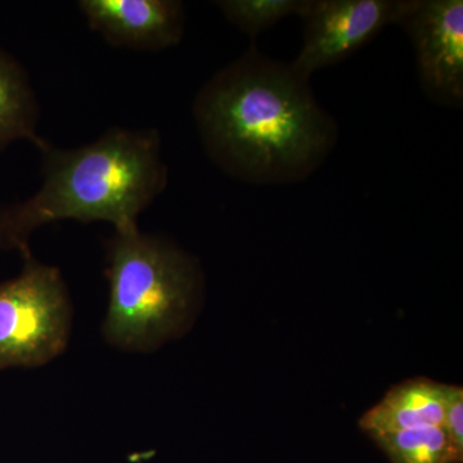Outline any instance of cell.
I'll use <instances>...</instances> for the list:
<instances>
[{"label": "cell", "instance_id": "1", "mask_svg": "<svg viewBox=\"0 0 463 463\" xmlns=\"http://www.w3.org/2000/svg\"><path fill=\"white\" fill-rule=\"evenodd\" d=\"M192 111L210 160L252 184L304 181L339 137L309 80L255 45L201 87Z\"/></svg>", "mask_w": 463, "mask_h": 463}, {"label": "cell", "instance_id": "2", "mask_svg": "<svg viewBox=\"0 0 463 463\" xmlns=\"http://www.w3.org/2000/svg\"><path fill=\"white\" fill-rule=\"evenodd\" d=\"M42 185L25 201L0 205V250L32 257L30 237L60 221L106 222L115 232L138 227V216L167 185L163 142L156 129L109 128L76 148L45 143Z\"/></svg>", "mask_w": 463, "mask_h": 463}, {"label": "cell", "instance_id": "3", "mask_svg": "<svg viewBox=\"0 0 463 463\" xmlns=\"http://www.w3.org/2000/svg\"><path fill=\"white\" fill-rule=\"evenodd\" d=\"M109 303L103 332L128 350L160 345L184 325L201 285L194 259L139 228L108 242Z\"/></svg>", "mask_w": 463, "mask_h": 463}, {"label": "cell", "instance_id": "4", "mask_svg": "<svg viewBox=\"0 0 463 463\" xmlns=\"http://www.w3.org/2000/svg\"><path fill=\"white\" fill-rule=\"evenodd\" d=\"M71 303L62 274L24 259L14 279L0 283V370L39 367L65 350Z\"/></svg>", "mask_w": 463, "mask_h": 463}, {"label": "cell", "instance_id": "5", "mask_svg": "<svg viewBox=\"0 0 463 463\" xmlns=\"http://www.w3.org/2000/svg\"><path fill=\"white\" fill-rule=\"evenodd\" d=\"M395 25L412 43L426 96L444 108L462 109V0H402Z\"/></svg>", "mask_w": 463, "mask_h": 463}, {"label": "cell", "instance_id": "6", "mask_svg": "<svg viewBox=\"0 0 463 463\" xmlns=\"http://www.w3.org/2000/svg\"><path fill=\"white\" fill-rule=\"evenodd\" d=\"M401 7L402 0H307L300 16L303 45L289 66L309 80L313 72L341 62L395 25Z\"/></svg>", "mask_w": 463, "mask_h": 463}, {"label": "cell", "instance_id": "7", "mask_svg": "<svg viewBox=\"0 0 463 463\" xmlns=\"http://www.w3.org/2000/svg\"><path fill=\"white\" fill-rule=\"evenodd\" d=\"M78 7L91 32L114 47L158 52L175 47L184 35L179 0H80Z\"/></svg>", "mask_w": 463, "mask_h": 463}, {"label": "cell", "instance_id": "8", "mask_svg": "<svg viewBox=\"0 0 463 463\" xmlns=\"http://www.w3.org/2000/svg\"><path fill=\"white\" fill-rule=\"evenodd\" d=\"M444 385L408 380L394 386L362 416L359 425L371 435L443 425Z\"/></svg>", "mask_w": 463, "mask_h": 463}, {"label": "cell", "instance_id": "9", "mask_svg": "<svg viewBox=\"0 0 463 463\" xmlns=\"http://www.w3.org/2000/svg\"><path fill=\"white\" fill-rule=\"evenodd\" d=\"M39 118L38 99L25 69L0 48V151L18 141L42 148L47 141L39 136Z\"/></svg>", "mask_w": 463, "mask_h": 463}, {"label": "cell", "instance_id": "10", "mask_svg": "<svg viewBox=\"0 0 463 463\" xmlns=\"http://www.w3.org/2000/svg\"><path fill=\"white\" fill-rule=\"evenodd\" d=\"M392 463L458 462L441 426L373 435Z\"/></svg>", "mask_w": 463, "mask_h": 463}, {"label": "cell", "instance_id": "11", "mask_svg": "<svg viewBox=\"0 0 463 463\" xmlns=\"http://www.w3.org/2000/svg\"><path fill=\"white\" fill-rule=\"evenodd\" d=\"M215 5L232 25L255 39L285 18L300 17L307 0H219Z\"/></svg>", "mask_w": 463, "mask_h": 463}, {"label": "cell", "instance_id": "12", "mask_svg": "<svg viewBox=\"0 0 463 463\" xmlns=\"http://www.w3.org/2000/svg\"><path fill=\"white\" fill-rule=\"evenodd\" d=\"M443 430L459 462L463 457V389L444 385Z\"/></svg>", "mask_w": 463, "mask_h": 463}]
</instances>
